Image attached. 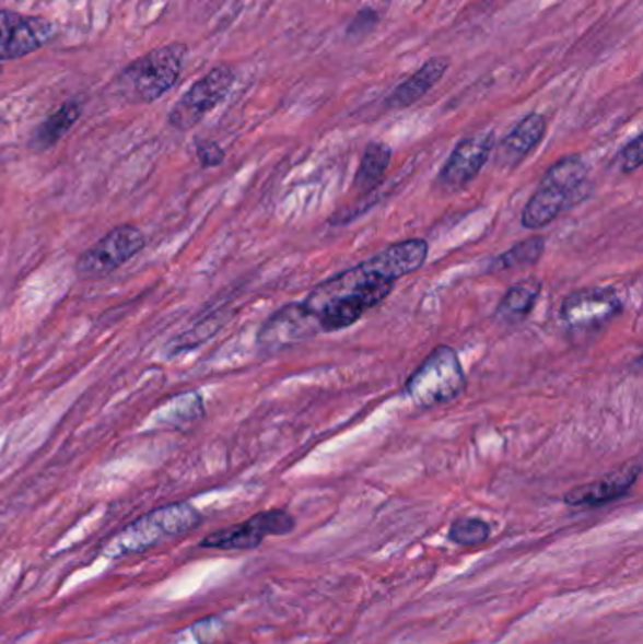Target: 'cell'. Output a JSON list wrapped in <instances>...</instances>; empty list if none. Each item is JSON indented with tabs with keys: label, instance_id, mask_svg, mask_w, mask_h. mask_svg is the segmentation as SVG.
Masks as SVG:
<instances>
[{
	"label": "cell",
	"instance_id": "3",
	"mask_svg": "<svg viewBox=\"0 0 643 644\" xmlns=\"http://www.w3.org/2000/svg\"><path fill=\"white\" fill-rule=\"evenodd\" d=\"M466 377L459 354L453 347L440 346L421 362L406 380V394L421 409L442 406L465 393Z\"/></svg>",
	"mask_w": 643,
	"mask_h": 644
},
{
	"label": "cell",
	"instance_id": "2",
	"mask_svg": "<svg viewBox=\"0 0 643 644\" xmlns=\"http://www.w3.org/2000/svg\"><path fill=\"white\" fill-rule=\"evenodd\" d=\"M202 516L189 503H172L140 516L112 537L103 549L104 557L121 558L140 554L172 537L184 536L199 526Z\"/></svg>",
	"mask_w": 643,
	"mask_h": 644
},
{
	"label": "cell",
	"instance_id": "10",
	"mask_svg": "<svg viewBox=\"0 0 643 644\" xmlns=\"http://www.w3.org/2000/svg\"><path fill=\"white\" fill-rule=\"evenodd\" d=\"M54 36V25L40 17L0 12V61H12L46 46Z\"/></svg>",
	"mask_w": 643,
	"mask_h": 644
},
{
	"label": "cell",
	"instance_id": "8",
	"mask_svg": "<svg viewBox=\"0 0 643 644\" xmlns=\"http://www.w3.org/2000/svg\"><path fill=\"white\" fill-rule=\"evenodd\" d=\"M493 148V130L463 138L455 145L449 159L445 161L436 185L445 192H457V190L466 189L478 177L487 161L491 159Z\"/></svg>",
	"mask_w": 643,
	"mask_h": 644
},
{
	"label": "cell",
	"instance_id": "22",
	"mask_svg": "<svg viewBox=\"0 0 643 644\" xmlns=\"http://www.w3.org/2000/svg\"><path fill=\"white\" fill-rule=\"evenodd\" d=\"M491 537V524L474 518V516H460L453 520L447 531V539L459 547H478L489 541Z\"/></svg>",
	"mask_w": 643,
	"mask_h": 644
},
{
	"label": "cell",
	"instance_id": "9",
	"mask_svg": "<svg viewBox=\"0 0 643 644\" xmlns=\"http://www.w3.org/2000/svg\"><path fill=\"white\" fill-rule=\"evenodd\" d=\"M315 333H319V325L301 302L278 309L260 328L257 341L265 353H276L304 339L314 338Z\"/></svg>",
	"mask_w": 643,
	"mask_h": 644
},
{
	"label": "cell",
	"instance_id": "1",
	"mask_svg": "<svg viewBox=\"0 0 643 644\" xmlns=\"http://www.w3.org/2000/svg\"><path fill=\"white\" fill-rule=\"evenodd\" d=\"M393 286L395 281L382 276L366 258L361 265L319 283L302 304L314 315L319 332H338L355 325L364 313L382 304Z\"/></svg>",
	"mask_w": 643,
	"mask_h": 644
},
{
	"label": "cell",
	"instance_id": "6",
	"mask_svg": "<svg viewBox=\"0 0 643 644\" xmlns=\"http://www.w3.org/2000/svg\"><path fill=\"white\" fill-rule=\"evenodd\" d=\"M144 244V234L137 226H117L78 258L75 271L83 279L104 278L124 266L138 251H142Z\"/></svg>",
	"mask_w": 643,
	"mask_h": 644
},
{
	"label": "cell",
	"instance_id": "23",
	"mask_svg": "<svg viewBox=\"0 0 643 644\" xmlns=\"http://www.w3.org/2000/svg\"><path fill=\"white\" fill-rule=\"evenodd\" d=\"M379 25V14L374 8H361L348 25L346 36L353 42H361L376 31Z\"/></svg>",
	"mask_w": 643,
	"mask_h": 644
},
{
	"label": "cell",
	"instance_id": "19",
	"mask_svg": "<svg viewBox=\"0 0 643 644\" xmlns=\"http://www.w3.org/2000/svg\"><path fill=\"white\" fill-rule=\"evenodd\" d=\"M80 114H82V104L80 102L65 104L61 109H57L54 116L42 122L38 130H36L35 138H33V145H35L36 150L51 148L54 143L59 142L62 136L72 129V125L78 121Z\"/></svg>",
	"mask_w": 643,
	"mask_h": 644
},
{
	"label": "cell",
	"instance_id": "20",
	"mask_svg": "<svg viewBox=\"0 0 643 644\" xmlns=\"http://www.w3.org/2000/svg\"><path fill=\"white\" fill-rule=\"evenodd\" d=\"M546 239L541 236H530L525 242L514 245L510 251L502 253L500 257L494 258L489 266V273H502V271L517 270L523 266L538 265L541 255H543Z\"/></svg>",
	"mask_w": 643,
	"mask_h": 644
},
{
	"label": "cell",
	"instance_id": "11",
	"mask_svg": "<svg viewBox=\"0 0 643 644\" xmlns=\"http://www.w3.org/2000/svg\"><path fill=\"white\" fill-rule=\"evenodd\" d=\"M623 312V302L613 289H585L562 300L561 319L572 328H596Z\"/></svg>",
	"mask_w": 643,
	"mask_h": 644
},
{
	"label": "cell",
	"instance_id": "17",
	"mask_svg": "<svg viewBox=\"0 0 643 644\" xmlns=\"http://www.w3.org/2000/svg\"><path fill=\"white\" fill-rule=\"evenodd\" d=\"M587 182V164L580 155L562 156L561 161L551 166L541 177V187L561 190L574 200H582L583 187Z\"/></svg>",
	"mask_w": 643,
	"mask_h": 644
},
{
	"label": "cell",
	"instance_id": "16",
	"mask_svg": "<svg viewBox=\"0 0 643 644\" xmlns=\"http://www.w3.org/2000/svg\"><path fill=\"white\" fill-rule=\"evenodd\" d=\"M572 198L564 195L561 190L551 189V187H538L530 200H528L525 210L521 213V224L527 231H538L546 224L551 223L561 215L562 211L569 208Z\"/></svg>",
	"mask_w": 643,
	"mask_h": 644
},
{
	"label": "cell",
	"instance_id": "18",
	"mask_svg": "<svg viewBox=\"0 0 643 644\" xmlns=\"http://www.w3.org/2000/svg\"><path fill=\"white\" fill-rule=\"evenodd\" d=\"M390 156H393V151L387 143L372 142L366 145L359 169H356L355 182H353V187L361 195H369L384 182L387 168H389Z\"/></svg>",
	"mask_w": 643,
	"mask_h": 644
},
{
	"label": "cell",
	"instance_id": "4",
	"mask_svg": "<svg viewBox=\"0 0 643 644\" xmlns=\"http://www.w3.org/2000/svg\"><path fill=\"white\" fill-rule=\"evenodd\" d=\"M185 48L182 44H171L153 49L150 54L130 62L117 78L119 93L132 102H153L178 82Z\"/></svg>",
	"mask_w": 643,
	"mask_h": 644
},
{
	"label": "cell",
	"instance_id": "24",
	"mask_svg": "<svg viewBox=\"0 0 643 644\" xmlns=\"http://www.w3.org/2000/svg\"><path fill=\"white\" fill-rule=\"evenodd\" d=\"M642 136L638 134L619 153V166L623 174H632L642 166Z\"/></svg>",
	"mask_w": 643,
	"mask_h": 644
},
{
	"label": "cell",
	"instance_id": "7",
	"mask_svg": "<svg viewBox=\"0 0 643 644\" xmlns=\"http://www.w3.org/2000/svg\"><path fill=\"white\" fill-rule=\"evenodd\" d=\"M234 83V72L229 67H215L208 74L195 83L184 98L172 108V125L179 130H187L202 121V117L212 112Z\"/></svg>",
	"mask_w": 643,
	"mask_h": 644
},
{
	"label": "cell",
	"instance_id": "13",
	"mask_svg": "<svg viewBox=\"0 0 643 644\" xmlns=\"http://www.w3.org/2000/svg\"><path fill=\"white\" fill-rule=\"evenodd\" d=\"M546 132H548V119L541 114L533 112L523 117L515 125V129L500 143L499 153H496L500 166L512 169L523 163L540 145Z\"/></svg>",
	"mask_w": 643,
	"mask_h": 644
},
{
	"label": "cell",
	"instance_id": "15",
	"mask_svg": "<svg viewBox=\"0 0 643 644\" xmlns=\"http://www.w3.org/2000/svg\"><path fill=\"white\" fill-rule=\"evenodd\" d=\"M426 257H429V244L421 237H411L377 253L372 257V262L382 276L390 281H397L408 273L418 271L424 265Z\"/></svg>",
	"mask_w": 643,
	"mask_h": 644
},
{
	"label": "cell",
	"instance_id": "5",
	"mask_svg": "<svg viewBox=\"0 0 643 644\" xmlns=\"http://www.w3.org/2000/svg\"><path fill=\"white\" fill-rule=\"evenodd\" d=\"M293 516L283 508L262 511L247 518L246 523L234 524L231 528L213 531L200 542L204 549L252 550L262 545L270 536H289L293 531Z\"/></svg>",
	"mask_w": 643,
	"mask_h": 644
},
{
	"label": "cell",
	"instance_id": "21",
	"mask_svg": "<svg viewBox=\"0 0 643 644\" xmlns=\"http://www.w3.org/2000/svg\"><path fill=\"white\" fill-rule=\"evenodd\" d=\"M538 296H540V283L536 281H525V283L510 286L500 302L499 317H504L510 323L525 319L528 313L533 312Z\"/></svg>",
	"mask_w": 643,
	"mask_h": 644
},
{
	"label": "cell",
	"instance_id": "25",
	"mask_svg": "<svg viewBox=\"0 0 643 644\" xmlns=\"http://www.w3.org/2000/svg\"><path fill=\"white\" fill-rule=\"evenodd\" d=\"M199 153L200 163L204 164V166H218V164L223 163V159H225V153L221 150L218 143L213 142H202L199 143Z\"/></svg>",
	"mask_w": 643,
	"mask_h": 644
},
{
	"label": "cell",
	"instance_id": "14",
	"mask_svg": "<svg viewBox=\"0 0 643 644\" xmlns=\"http://www.w3.org/2000/svg\"><path fill=\"white\" fill-rule=\"evenodd\" d=\"M449 65V57H431L410 78H406L405 82L398 83L397 87L390 91V95L385 98V106L389 109L410 108L442 82Z\"/></svg>",
	"mask_w": 643,
	"mask_h": 644
},
{
	"label": "cell",
	"instance_id": "12",
	"mask_svg": "<svg viewBox=\"0 0 643 644\" xmlns=\"http://www.w3.org/2000/svg\"><path fill=\"white\" fill-rule=\"evenodd\" d=\"M640 473H642L640 460L629 461L621 468L604 475L598 481L587 482L570 490L564 494V503L570 507H603L606 503L616 502L629 494L640 479Z\"/></svg>",
	"mask_w": 643,
	"mask_h": 644
}]
</instances>
